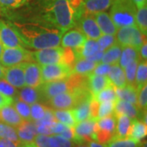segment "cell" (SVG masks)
<instances>
[{
	"mask_svg": "<svg viewBox=\"0 0 147 147\" xmlns=\"http://www.w3.org/2000/svg\"><path fill=\"white\" fill-rule=\"evenodd\" d=\"M13 26L24 45L37 50L59 47L64 34L47 21Z\"/></svg>",
	"mask_w": 147,
	"mask_h": 147,
	"instance_id": "1",
	"label": "cell"
},
{
	"mask_svg": "<svg viewBox=\"0 0 147 147\" xmlns=\"http://www.w3.org/2000/svg\"><path fill=\"white\" fill-rule=\"evenodd\" d=\"M45 20L64 33L75 26V19L69 0H46Z\"/></svg>",
	"mask_w": 147,
	"mask_h": 147,
	"instance_id": "2",
	"label": "cell"
},
{
	"mask_svg": "<svg viewBox=\"0 0 147 147\" xmlns=\"http://www.w3.org/2000/svg\"><path fill=\"white\" fill-rule=\"evenodd\" d=\"M110 16L117 29L126 26H137V7L131 0H113Z\"/></svg>",
	"mask_w": 147,
	"mask_h": 147,
	"instance_id": "3",
	"label": "cell"
},
{
	"mask_svg": "<svg viewBox=\"0 0 147 147\" xmlns=\"http://www.w3.org/2000/svg\"><path fill=\"white\" fill-rule=\"evenodd\" d=\"M115 36L116 41L119 46L134 47L138 51L146 41V36L142 34L137 26L119 28L116 32Z\"/></svg>",
	"mask_w": 147,
	"mask_h": 147,
	"instance_id": "4",
	"label": "cell"
},
{
	"mask_svg": "<svg viewBox=\"0 0 147 147\" xmlns=\"http://www.w3.org/2000/svg\"><path fill=\"white\" fill-rule=\"evenodd\" d=\"M33 61L32 53L25 47H6L3 48L0 62L6 68L19 65Z\"/></svg>",
	"mask_w": 147,
	"mask_h": 147,
	"instance_id": "5",
	"label": "cell"
},
{
	"mask_svg": "<svg viewBox=\"0 0 147 147\" xmlns=\"http://www.w3.org/2000/svg\"><path fill=\"white\" fill-rule=\"evenodd\" d=\"M42 82L47 83L68 79L72 74L71 67L64 63L41 65Z\"/></svg>",
	"mask_w": 147,
	"mask_h": 147,
	"instance_id": "6",
	"label": "cell"
},
{
	"mask_svg": "<svg viewBox=\"0 0 147 147\" xmlns=\"http://www.w3.org/2000/svg\"><path fill=\"white\" fill-rule=\"evenodd\" d=\"M33 60L40 65L63 63V47H50L32 53Z\"/></svg>",
	"mask_w": 147,
	"mask_h": 147,
	"instance_id": "7",
	"label": "cell"
},
{
	"mask_svg": "<svg viewBox=\"0 0 147 147\" xmlns=\"http://www.w3.org/2000/svg\"><path fill=\"white\" fill-rule=\"evenodd\" d=\"M0 42L3 47H25L13 24L0 20Z\"/></svg>",
	"mask_w": 147,
	"mask_h": 147,
	"instance_id": "8",
	"label": "cell"
},
{
	"mask_svg": "<svg viewBox=\"0 0 147 147\" xmlns=\"http://www.w3.org/2000/svg\"><path fill=\"white\" fill-rule=\"evenodd\" d=\"M75 26H78V29L88 39L97 40L102 35L92 14L85 12L76 22Z\"/></svg>",
	"mask_w": 147,
	"mask_h": 147,
	"instance_id": "9",
	"label": "cell"
},
{
	"mask_svg": "<svg viewBox=\"0 0 147 147\" xmlns=\"http://www.w3.org/2000/svg\"><path fill=\"white\" fill-rule=\"evenodd\" d=\"M96 121L87 119L77 123L74 127V138L73 142L77 144H85L86 142L95 141Z\"/></svg>",
	"mask_w": 147,
	"mask_h": 147,
	"instance_id": "10",
	"label": "cell"
},
{
	"mask_svg": "<svg viewBox=\"0 0 147 147\" xmlns=\"http://www.w3.org/2000/svg\"><path fill=\"white\" fill-rule=\"evenodd\" d=\"M39 90L42 93V97L48 100L57 95L72 91V88L68 79H65L43 83L39 86Z\"/></svg>",
	"mask_w": 147,
	"mask_h": 147,
	"instance_id": "11",
	"label": "cell"
},
{
	"mask_svg": "<svg viewBox=\"0 0 147 147\" xmlns=\"http://www.w3.org/2000/svg\"><path fill=\"white\" fill-rule=\"evenodd\" d=\"M48 103L55 110H72L78 105V99L73 91L57 95L48 99Z\"/></svg>",
	"mask_w": 147,
	"mask_h": 147,
	"instance_id": "12",
	"label": "cell"
},
{
	"mask_svg": "<svg viewBox=\"0 0 147 147\" xmlns=\"http://www.w3.org/2000/svg\"><path fill=\"white\" fill-rule=\"evenodd\" d=\"M24 78L26 86L38 88L42 84L41 65L33 61L24 64Z\"/></svg>",
	"mask_w": 147,
	"mask_h": 147,
	"instance_id": "13",
	"label": "cell"
},
{
	"mask_svg": "<svg viewBox=\"0 0 147 147\" xmlns=\"http://www.w3.org/2000/svg\"><path fill=\"white\" fill-rule=\"evenodd\" d=\"M86 39V36L79 29H71L64 33L61 37V44L64 48L76 50L84 45Z\"/></svg>",
	"mask_w": 147,
	"mask_h": 147,
	"instance_id": "14",
	"label": "cell"
},
{
	"mask_svg": "<svg viewBox=\"0 0 147 147\" xmlns=\"http://www.w3.org/2000/svg\"><path fill=\"white\" fill-rule=\"evenodd\" d=\"M3 79L16 88H21L25 84L24 64L3 69Z\"/></svg>",
	"mask_w": 147,
	"mask_h": 147,
	"instance_id": "15",
	"label": "cell"
},
{
	"mask_svg": "<svg viewBox=\"0 0 147 147\" xmlns=\"http://www.w3.org/2000/svg\"><path fill=\"white\" fill-rule=\"evenodd\" d=\"M17 137L21 144L25 143H32L34 141L37 133L36 126L34 122L30 121H23L21 125L16 127Z\"/></svg>",
	"mask_w": 147,
	"mask_h": 147,
	"instance_id": "16",
	"label": "cell"
},
{
	"mask_svg": "<svg viewBox=\"0 0 147 147\" xmlns=\"http://www.w3.org/2000/svg\"><path fill=\"white\" fill-rule=\"evenodd\" d=\"M142 111L139 110L136 105L127 101L119 99L115 101L114 115H123L129 117L131 119H139L140 118H143L144 116H142Z\"/></svg>",
	"mask_w": 147,
	"mask_h": 147,
	"instance_id": "17",
	"label": "cell"
},
{
	"mask_svg": "<svg viewBox=\"0 0 147 147\" xmlns=\"http://www.w3.org/2000/svg\"><path fill=\"white\" fill-rule=\"evenodd\" d=\"M24 119L19 115L11 105H6L0 109V123L7 124L13 127H17L23 123Z\"/></svg>",
	"mask_w": 147,
	"mask_h": 147,
	"instance_id": "18",
	"label": "cell"
},
{
	"mask_svg": "<svg viewBox=\"0 0 147 147\" xmlns=\"http://www.w3.org/2000/svg\"><path fill=\"white\" fill-rule=\"evenodd\" d=\"M95 18L98 27L100 28L102 34H109V35H115V36L117 28L115 26L112 19L110 18V15L105 12H98L92 14Z\"/></svg>",
	"mask_w": 147,
	"mask_h": 147,
	"instance_id": "19",
	"label": "cell"
},
{
	"mask_svg": "<svg viewBox=\"0 0 147 147\" xmlns=\"http://www.w3.org/2000/svg\"><path fill=\"white\" fill-rule=\"evenodd\" d=\"M110 85L112 84L108 76H101L92 74L88 77V88L92 96Z\"/></svg>",
	"mask_w": 147,
	"mask_h": 147,
	"instance_id": "20",
	"label": "cell"
},
{
	"mask_svg": "<svg viewBox=\"0 0 147 147\" xmlns=\"http://www.w3.org/2000/svg\"><path fill=\"white\" fill-rule=\"evenodd\" d=\"M98 63L88 61L87 59H77L71 65L72 74H78L80 76L88 77L93 72Z\"/></svg>",
	"mask_w": 147,
	"mask_h": 147,
	"instance_id": "21",
	"label": "cell"
},
{
	"mask_svg": "<svg viewBox=\"0 0 147 147\" xmlns=\"http://www.w3.org/2000/svg\"><path fill=\"white\" fill-rule=\"evenodd\" d=\"M19 100L26 102L28 105H31L35 103H38V101L42 99V93L38 88H31L28 86H24L21 88L19 93Z\"/></svg>",
	"mask_w": 147,
	"mask_h": 147,
	"instance_id": "22",
	"label": "cell"
},
{
	"mask_svg": "<svg viewBox=\"0 0 147 147\" xmlns=\"http://www.w3.org/2000/svg\"><path fill=\"white\" fill-rule=\"evenodd\" d=\"M146 123H145L143 121H141L137 119H132L127 138H130L135 142H141L146 137Z\"/></svg>",
	"mask_w": 147,
	"mask_h": 147,
	"instance_id": "23",
	"label": "cell"
},
{
	"mask_svg": "<svg viewBox=\"0 0 147 147\" xmlns=\"http://www.w3.org/2000/svg\"><path fill=\"white\" fill-rule=\"evenodd\" d=\"M99 51H100V49H99V46H98L96 40L88 39V38L86 39L84 45L80 48L74 50L76 60L80 59V58L87 59V58L93 56L95 53H96Z\"/></svg>",
	"mask_w": 147,
	"mask_h": 147,
	"instance_id": "24",
	"label": "cell"
},
{
	"mask_svg": "<svg viewBox=\"0 0 147 147\" xmlns=\"http://www.w3.org/2000/svg\"><path fill=\"white\" fill-rule=\"evenodd\" d=\"M85 11L89 14L105 11L110 8L113 0H83Z\"/></svg>",
	"mask_w": 147,
	"mask_h": 147,
	"instance_id": "25",
	"label": "cell"
},
{
	"mask_svg": "<svg viewBox=\"0 0 147 147\" xmlns=\"http://www.w3.org/2000/svg\"><path fill=\"white\" fill-rule=\"evenodd\" d=\"M116 119L115 137L119 139L127 138L132 119L123 115H115Z\"/></svg>",
	"mask_w": 147,
	"mask_h": 147,
	"instance_id": "26",
	"label": "cell"
},
{
	"mask_svg": "<svg viewBox=\"0 0 147 147\" xmlns=\"http://www.w3.org/2000/svg\"><path fill=\"white\" fill-rule=\"evenodd\" d=\"M111 84L115 88H123L126 87L127 81L123 69H122L119 65H111L110 73L108 74Z\"/></svg>",
	"mask_w": 147,
	"mask_h": 147,
	"instance_id": "27",
	"label": "cell"
},
{
	"mask_svg": "<svg viewBox=\"0 0 147 147\" xmlns=\"http://www.w3.org/2000/svg\"><path fill=\"white\" fill-rule=\"evenodd\" d=\"M115 92L119 100H125L137 106L138 91L135 86L127 85L123 88H115Z\"/></svg>",
	"mask_w": 147,
	"mask_h": 147,
	"instance_id": "28",
	"label": "cell"
},
{
	"mask_svg": "<svg viewBox=\"0 0 147 147\" xmlns=\"http://www.w3.org/2000/svg\"><path fill=\"white\" fill-rule=\"evenodd\" d=\"M121 53H122V47L119 46L118 43H115V45L109 47L104 52L100 63L107 64L110 65H119Z\"/></svg>",
	"mask_w": 147,
	"mask_h": 147,
	"instance_id": "29",
	"label": "cell"
},
{
	"mask_svg": "<svg viewBox=\"0 0 147 147\" xmlns=\"http://www.w3.org/2000/svg\"><path fill=\"white\" fill-rule=\"evenodd\" d=\"M136 60H141L139 56V51L137 49L131 47H122V53L119 61V65L121 68L124 69L127 65Z\"/></svg>",
	"mask_w": 147,
	"mask_h": 147,
	"instance_id": "30",
	"label": "cell"
},
{
	"mask_svg": "<svg viewBox=\"0 0 147 147\" xmlns=\"http://www.w3.org/2000/svg\"><path fill=\"white\" fill-rule=\"evenodd\" d=\"M92 99L79 103L74 108L71 110L74 118V120L76 123H79L82 121L89 119V106Z\"/></svg>",
	"mask_w": 147,
	"mask_h": 147,
	"instance_id": "31",
	"label": "cell"
},
{
	"mask_svg": "<svg viewBox=\"0 0 147 147\" xmlns=\"http://www.w3.org/2000/svg\"><path fill=\"white\" fill-rule=\"evenodd\" d=\"M53 114L56 120L66 126L74 127L77 123L74 120L71 110H53Z\"/></svg>",
	"mask_w": 147,
	"mask_h": 147,
	"instance_id": "32",
	"label": "cell"
},
{
	"mask_svg": "<svg viewBox=\"0 0 147 147\" xmlns=\"http://www.w3.org/2000/svg\"><path fill=\"white\" fill-rule=\"evenodd\" d=\"M147 62L146 61L140 60L137 65L135 84L137 91L147 84Z\"/></svg>",
	"mask_w": 147,
	"mask_h": 147,
	"instance_id": "33",
	"label": "cell"
},
{
	"mask_svg": "<svg viewBox=\"0 0 147 147\" xmlns=\"http://www.w3.org/2000/svg\"><path fill=\"white\" fill-rule=\"evenodd\" d=\"M34 143L37 147H61L56 135H42L37 134Z\"/></svg>",
	"mask_w": 147,
	"mask_h": 147,
	"instance_id": "34",
	"label": "cell"
},
{
	"mask_svg": "<svg viewBox=\"0 0 147 147\" xmlns=\"http://www.w3.org/2000/svg\"><path fill=\"white\" fill-rule=\"evenodd\" d=\"M0 138L7 139L14 142L18 146L21 145V142L17 137L16 128L3 123H0Z\"/></svg>",
	"mask_w": 147,
	"mask_h": 147,
	"instance_id": "35",
	"label": "cell"
},
{
	"mask_svg": "<svg viewBox=\"0 0 147 147\" xmlns=\"http://www.w3.org/2000/svg\"><path fill=\"white\" fill-rule=\"evenodd\" d=\"M92 98L99 103L105 101H116L118 100L115 92V88L113 85H110L105 89L100 91L97 94L92 96Z\"/></svg>",
	"mask_w": 147,
	"mask_h": 147,
	"instance_id": "36",
	"label": "cell"
},
{
	"mask_svg": "<svg viewBox=\"0 0 147 147\" xmlns=\"http://www.w3.org/2000/svg\"><path fill=\"white\" fill-rule=\"evenodd\" d=\"M115 126L116 119L115 115L107 116V117L102 118L96 121V127L97 128L104 130V131H110L115 134Z\"/></svg>",
	"mask_w": 147,
	"mask_h": 147,
	"instance_id": "37",
	"label": "cell"
},
{
	"mask_svg": "<svg viewBox=\"0 0 147 147\" xmlns=\"http://www.w3.org/2000/svg\"><path fill=\"white\" fill-rule=\"evenodd\" d=\"M136 25L143 35L147 33V7L146 5L138 8L136 12Z\"/></svg>",
	"mask_w": 147,
	"mask_h": 147,
	"instance_id": "38",
	"label": "cell"
},
{
	"mask_svg": "<svg viewBox=\"0 0 147 147\" xmlns=\"http://www.w3.org/2000/svg\"><path fill=\"white\" fill-rule=\"evenodd\" d=\"M14 109L16 112L19 114V115L25 121L31 120L30 119V106L26 104V102L19 100V99H14L12 104Z\"/></svg>",
	"mask_w": 147,
	"mask_h": 147,
	"instance_id": "39",
	"label": "cell"
},
{
	"mask_svg": "<svg viewBox=\"0 0 147 147\" xmlns=\"http://www.w3.org/2000/svg\"><path fill=\"white\" fill-rule=\"evenodd\" d=\"M142 143V142H138L131 140L130 138H114L112 141L105 144V147H141Z\"/></svg>",
	"mask_w": 147,
	"mask_h": 147,
	"instance_id": "40",
	"label": "cell"
},
{
	"mask_svg": "<svg viewBox=\"0 0 147 147\" xmlns=\"http://www.w3.org/2000/svg\"><path fill=\"white\" fill-rule=\"evenodd\" d=\"M140 60H136L131 61V63L127 65L124 67V74H125V77H126V81L127 85H131V86H135V79H136V72H137V65L139 63Z\"/></svg>",
	"mask_w": 147,
	"mask_h": 147,
	"instance_id": "41",
	"label": "cell"
},
{
	"mask_svg": "<svg viewBox=\"0 0 147 147\" xmlns=\"http://www.w3.org/2000/svg\"><path fill=\"white\" fill-rule=\"evenodd\" d=\"M115 101H105L100 103L98 110V119L113 115L115 113Z\"/></svg>",
	"mask_w": 147,
	"mask_h": 147,
	"instance_id": "42",
	"label": "cell"
},
{
	"mask_svg": "<svg viewBox=\"0 0 147 147\" xmlns=\"http://www.w3.org/2000/svg\"><path fill=\"white\" fill-rule=\"evenodd\" d=\"M47 109L39 103H35L31 105L30 107V119L33 122L42 119L44 117Z\"/></svg>",
	"mask_w": 147,
	"mask_h": 147,
	"instance_id": "43",
	"label": "cell"
},
{
	"mask_svg": "<svg viewBox=\"0 0 147 147\" xmlns=\"http://www.w3.org/2000/svg\"><path fill=\"white\" fill-rule=\"evenodd\" d=\"M96 42L98 43L100 51L105 52L109 47H112L117 43L116 38L115 35H109V34H102L100 38H99Z\"/></svg>",
	"mask_w": 147,
	"mask_h": 147,
	"instance_id": "44",
	"label": "cell"
},
{
	"mask_svg": "<svg viewBox=\"0 0 147 147\" xmlns=\"http://www.w3.org/2000/svg\"><path fill=\"white\" fill-rule=\"evenodd\" d=\"M147 105V86H143L141 89L138 91L137 95V107L141 111H146Z\"/></svg>",
	"mask_w": 147,
	"mask_h": 147,
	"instance_id": "45",
	"label": "cell"
},
{
	"mask_svg": "<svg viewBox=\"0 0 147 147\" xmlns=\"http://www.w3.org/2000/svg\"><path fill=\"white\" fill-rule=\"evenodd\" d=\"M0 92L4 96L13 98L16 96L17 91L16 88H14L10 84H8L5 79H0Z\"/></svg>",
	"mask_w": 147,
	"mask_h": 147,
	"instance_id": "46",
	"label": "cell"
},
{
	"mask_svg": "<svg viewBox=\"0 0 147 147\" xmlns=\"http://www.w3.org/2000/svg\"><path fill=\"white\" fill-rule=\"evenodd\" d=\"M28 0H0V8L2 10H7L11 8L20 7Z\"/></svg>",
	"mask_w": 147,
	"mask_h": 147,
	"instance_id": "47",
	"label": "cell"
},
{
	"mask_svg": "<svg viewBox=\"0 0 147 147\" xmlns=\"http://www.w3.org/2000/svg\"><path fill=\"white\" fill-rule=\"evenodd\" d=\"M111 65L104 63H98L96 65V68L94 69L93 72L92 74H96V75H101V76H108L110 73Z\"/></svg>",
	"mask_w": 147,
	"mask_h": 147,
	"instance_id": "48",
	"label": "cell"
},
{
	"mask_svg": "<svg viewBox=\"0 0 147 147\" xmlns=\"http://www.w3.org/2000/svg\"><path fill=\"white\" fill-rule=\"evenodd\" d=\"M99 105L100 103L98 101L94 100L93 98L92 99L90 102L89 106V113L90 117L89 119H92L94 121L98 120V110H99Z\"/></svg>",
	"mask_w": 147,
	"mask_h": 147,
	"instance_id": "49",
	"label": "cell"
},
{
	"mask_svg": "<svg viewBox=\"0 0 147 147\" xmlns=\"http://www.w3.org/2000/svg\"><path fill=\"white\" fill-rule=\"evenodd\" d=\"M68 126L65 125L63 123L56 121L53 123L52 126L50 127V131H51V135H59L61 134L63 131H65Z\"/></svg>",
	"mask_w": 147,
	"mask_h": 147,
	"instance_id": "50",
	"label": "cell"
},
{
	"mask_svg": "<svg viewBox=\"0 0 147 147\" xmlns=\"http://www.w3.org/2000/svg\"><path fill=\"white\" fill-rule=\"evenodd\" d=\"M59 136L64 137L67 140H69L71 142L74 141V127H68L65 131H63L61 134H59Z\"/></svg>",
	"mask_w": 147,
	"mask_h": 147,
	"instance_id": "51",
	"label": "cell"
},
{
	"mask_svg": "<svg viewBox=\"0 0 147 147\" xmlns=\"http://www.w3.org/2000/svg\"><path fill=\"white\" fill-rule=\"evenodd\" d=\"M14 98L4 96L0 92V109L4 107L6 105H10L12 104Z\"/></svg>",
	"mask_w": 147,
	"mask_h": 147,
	"instance_id": "52",
	"label": "cell"
},
{
	"mask_svg": "<svg viewBox=\"0 0 147 147\" xmlns=\"http://www.w3.org/2000/svg\"><path fill=\"white\" fill-rule=\"evenodd\" d=\"M139 56H140V59L143 60V61H146L147 58V43L146 41L143 42L141 47L139 48Z\"/></svg>",
	"mask_w": 147,
	"mask_h": 147,
	"instance_id": "53",
	"label": "cell"
},
{
	"mask_svg": "<svg viewBox=\"0 0 147 147\" xmlns=\"http://www.w3.org/2000/svg\"><path fill=\"white\" fill-rule=\"evenodd\" d=\"M103 54H104V52L99 51V52H97L96 53H95L93 56L87 58V60L91 61H93V62H96V63H100V61H101V58L103 57Z\"/></svg>",
	"mask_w": 147,
	"mask_h": 147,
	"instance_id": "54",
	"label": "cell"
},
{
	"mask_svg": "<svg viewBox=\"0 0 147 147\" xmlns=\"http://www.w3.org/2000/svg\"><path fill=\"white\" fill-rule=\"evenodd\" d=\"M0 147H18V146L14 142L8 141L7 139L0 138Z\"/></svg>",
	"mask_w": 147,
	"mask_h": 147,
	"instance_id": "55",
	"label": "cell"
},
{
	"mask_svg": "<svg viewBox=\"0 0 147 147\" xmlns=\"http://www.w3.org/2000/svg\"><path fill=\"white\" fill-rule=\"evenodd\" d=\"M137 9L146 5V0H131Z\"/></svg>",
	"mask_w": 147,
	"mask_h": 147,
	"instance_id": "56",
	"label": "cell"
},
{
	"mask_svg": "<svg viewBox=\"0 0 147 147\" xmlns=\"http://www.w3.org/2000/svg\"><path fill=\"white\" fill-rule=\"evenodd\" d=\"M88 146L89 147H105L104 145L100 144V143L95 142V141H92V142H88Z\"/></svg>",
	"mask_w": 147,
	"mask_h": 147,
	"instance_id": "57",
	"label": "cell"
},
{
	"mask_svg": "<svg viewBox=\"0 0 147 147\" xmlns=\"http://www.w3.org/2000/svg\"><path fill=\"white\" fill-rule=\"evenodd\" d=\"M18 147H37V146L34 143V142H32V143H25V144H21V145H20Z\"/></svg>",
	"mask_w": 147,
	"mask_h": 147,
	"instance_id": "58",
	"label": "cell"
},
{
	"mask_svg": "<svg viewBox=\"0 0 147 147\" xmlns=\"http://www.w3.org/2000/svg\"><path fill=\"white\" fill-rule=\"evenodd\" d=\"M3 69L4 67L0 64V79H3Z\"/></svg>",
	"mask_w": 147,
	"mask_h": 147,
	"instance_id": "59",
	"label": "cell"
},
{
	"mask_svg": "<svg viewBox=\"0 0 147 147\" xmlns=\"http://www.w3.org/2000/svg\"><path fill=\"white\" fill-rule=\"evenodd\" d=\"M74 147H89L88 146V145H85V144H79V145H77L76 146Z\"/></svg>",
	"mask_w": 147,
	"mask_h": 147,
	"instance_id": "60",
	"label": "cell"
},
{
	"mask_svg": "<svg viewBox=\"0 0 147 147\" xmlns=\"http://www.w3.org/2000/svg\"><path fill=\"white\" fill-rule=\"evenodd\" d=\"M3 51V45L1 44V42H0V57H1V56H2Z\"/></svg>",
	"mask_w": 147,
	"mask_h": 147,
	"instance_id": "61",
	"label": "cell"
}]
</instances>
